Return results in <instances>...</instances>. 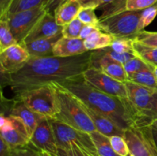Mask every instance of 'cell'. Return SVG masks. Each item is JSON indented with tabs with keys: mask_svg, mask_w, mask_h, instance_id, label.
Here are the masks:
<instances>
[{
	"mask_svg": "<svg viewBox=\"0 0 157 156\" xmlns=\"http://www.w3.org/2000/svg\"><path fill=\"white\" fill-rule=\"evenodd\" d=\"M93 50L71 57L30 58L15 73L4 74L15 94L83 75L91 67Z\"/></svg>",
	"mask_w": 157,
	"mask_h": 156,
	"instance_id": "1",
	"label": "cell"
},
{
	"mask_svg": "<svg viewBox=\"0 0 157 156\" xmlns=\"http://www.w3.org/2000/svg\"><path fill=\"white\" fill-rule=\"evenodd\" d=\"M56 84L123 130L151 125V119L140 111L128 97H119L100 91L89 84L83 75Z\"/></svg>",
	"mask_w": 157,
	"mask_h": 156,
	"instance_id": "2",
	"label": "cell"
},
{
	"mask_svg": "<svg viewBox=\"0 0 157 156\" xmlns=\"http://www.w3.org/2000/svg\"><path fill=\"white\" fill-rule=\"evenodd\" d=\"M52 84L55 89L58 106L55 119L85 132L96 131L94 125L79 99L56 83Z\"/></svg>",
	"mask_w": 157,
	"mask_h": 156,
	"instance_id": "3",
	"label": "cell"
},
{
	"mask_svg": "<svg viewBox=\"0 0 157 156\" xmlns=\"http://www.w3.org/2000/svg\"><path fill=\"white\" fill-rule=\"evenodd\" d=\"M15 96L31 110L41 116L55 119L58 113L56 93L52 84L25 90Z\"/></svg>",
	"mask_w": 157,
	"mask_h": 156,
	"instance_id": "4",
	"label": "cell"
},
{
	"mask_svg": "<svg viewBox=\"0 0 157 156\" xmlns=\"http://www.w3.org/2000/svg\"><path fill=\"white\" fill-rule=\"evenodd\" d=\"M58 148L76 146L87 156H99L90 133L75 128L56 119H50Z\"/></svg>",
	"mask_w": 157,
	"mask_h": 156,
	"instance_id": "5",
	"label": "cell"
},
{
	"mask_svg": "<svg viewBox=\"0 0 157 156\" xmlns=\"http://www.w3.org/2000/svg\"><path fill=\"white\" fill-rule=\"evenodd\" d=\"M141 11L126 10L99 20L98 28L114 38H134L140 32V18Z\"/></svg>",
	"mask_w": 157,
	"mask_h": 156,
	"instance_id": "6",
	"label": "cell"
},
{
	"mask_svg": "<svg viewBox=\"0 0 157 156\" xmlns=\"http://www.w3.org/2000/svg\"><path fill=\"white\" fill-rule=\"evenodd\" d=\"M46 12L44 6H40L12 14L4 19L0 20L7 21L18 44H22L26 36Z\"/></svg>",
	"mask_w": 157,
	"mask_h": 156,
	"instance_id": "7",
	"label": "cell"
},
{
	"mask_svg": "<svg viewBox=\"0 0 157 156\" xmlns=\"http://www.w3.org/2000/svg\"><path fill=\"white\" fill-rule=\"evenodd\" d=\"M124 137L128 145L130 156H157L151 125L126 129Z\"/></svg>",
	"mask_w": 157,
	"mask_h": 156,
	"instance_id": "8",
	"label": "cell"
},
{
	"mask_svg": "<svg viewBox=\"0 0 157 156\" xmlns=\"http://www.w3.org/2000/svg\"><path fill=\"white\" fill-rule=\"evenodd\" d=\"M83 76L89 84L100 91L112 96L127 97V88L124 82L110 77L96 67H90L83 73Z\"/></svg>",
	"mask_w": 157,
	"mask_h": 156,
	"instance_id": "9",
	"label": "cell"
},
{
	"mask_svg": "<svg viewBox=\"0 0 157 156\" xmlns=\"http://www.w3.org/2000/svg\"><path fill=\"white\" fill-rule=\"evenodd\" d=\"M50 119L44 117L40 121L31 136L29 144L39 151L48 153L52 156H57L58 146Z\"/></svg>",
	"mask_w": 157,
	"mask_h": 156,
	"instance_id": "10",
	"label": "cell"
},
{
	"mask_svg": "<svg viewBox=\"0 0 157 156\" xmlns=\"http://www.w3.org/2000/svg\"><path fill=\"white\" fill-rule=\"evenodd\" d=\"M30 58L25 47L19 44H14L0 52L2 74L15 73L27 63Z\"/></svg>",
	"mask_w": 157,
	"mask_h": 156,
	"instance_id": "11",
	"label": "cell"
},
{
	"mask_svg": "<svg viewBox=\"0 0 157 156\" xmlns=\"http://www.w3.org/2000/svg\"><path fill=\"white\" fill-rule=\"evenodd\" d=\"M91 67L99 69L110 77L121 82L124 83L128 80V76L125 71L124 64L112 59L104 53L102 49L93 50Z\"/></svg>",
	"mask_w": 157,
	"mask_h": 156,
	"instance_id": "12",
	"label": "cell"
},
{
	"mask_svg": "<svg viewBox=\"0 0 157 156\" xmlns=\"http://www.w3.org/2000/svg\"><path fill=\"white\" fill-rule=\"evenodd\" d=\"M62 28L63 26L57 24L55 15L46 12L26 36L21 45L35 40L51 38L62 34Z\"/></svg>",
	"mask_w": 157,
	"mask_h": 156,
	"instance_id": "13",
	"label": "cell"
},
{
	"mask_svg": "<svg viewBox=\"0 0 157 156\" xmlns=\"http://www.w3.org/2000/svg\"><path fill=\"white\" fill-rule=\"evenodd\" d=\"M127 92V97L132 103L144 114L151 109L153 93L156 90L135 84L130 80L124 82Z\"/></svg>",
	"mask_w": 157,
	"mask_h": 156,
	"instance_id": "14",
	"label": "cell"
},
{
	"mask_svg": "<svg viewBox=\"0 0 157 156\" xmlns=\"http://www.w3.org/2000/svg\"><path fill=\"white\" fill-rule=\"evenodd\" d=\"M7 116H14L19 118L25 125L30 137L40 121L44 118V116H40L31 110L21 100L16 98L12 100Z\"/></svg>",
	"mask_w": 157,
	"mask_h": 156,
	"instance_id": "15",
	"label": "cell"
},
{
	"mask_svg": "<svg viewBox=\"0 0 157 156\" xmlns=\"http://www.w3.org/2000/svg\"><path fill=\"white\" fill-rule=\"evenodd\" d=\"M80 102H81V105L83 106L84 110L87 113L90 119H91L97 131L102 133L103 135L109 138L113 136H119L124 137L125 130H123L122 128L118 127L114 122H112L108 118L100 114L98 112L94 111L92 109H90V107L86 106L82 101L80 100Z\"/></svg>",
	"mask_w": 157,
	"mask_h": 156,
	"instance_id": "16",
	"label": "cell"
},
{
	"mask_svg": "<svg viewBox=\"0 0 157 156\" xmlns=\"http://www.w3.org/2000/svg\"><path fill=\"white\" fill-rule=\"evenodd\" d=\"M84 40L81 38H69L63 36L53 50V56L71 57L81 54L88 51L84 46Z\"/></svg>",
	"mask_w": 157,
	"mask_h": 156,
	"instance_id": "17",
	"label": "cell"
},
{
	"mask_svg": "<svg viewBox=\"0 0 157 156\" xmlns=\"http://www.w3.org/2000/svg\"><path fill=\"white\" fill-rule=\"evenodd\" d=\"M63 37L62 34L54 37L35 40L23 44L29 52L30 58H44L53 56V50L56 43Z\"/></svg>",
	"mask_w": 157,
	"mask_h": 156,
	"instance_id": "18",
	"label": "cell"
},
{
	"mask_svg": "<svg viewBox=\"0 0 157 156\" xmlns=\"http://www.w3.org/2000/svg\"><path fill=\"white\" fill-rule=\"evenodd\" d=\"M79 0H67L61 5L55 12V18L58 25L64 26L78 18L82 8Z\"/></svg>",
	"mask_w": 157,
	"mask_h": 156,
	"instance_id": "19",
	"label": "cell"
},
{
	"mask_svg": "<svg viewBox=\"0 0 157 156\" xmlns=\"http://www.w3.org/2000/svg\"><path fill=\"white\" fill-rule=\"evenodd\" d=\"M128 0H99L95 10L100 12L99 20L112 16L127 10Z\"/></svg>",
	"mask_w": 157,
	"mask_h": 156,
	"instance_id": "20",
	"label": "cell"
},
{
	"mask_svg": "<svg viewBox=\"0 0 157 156\" xmlns=\"http://www.w3.org/2000/svg\"><path fill=\"white\" fill-rule=\"evenodd\" d=\"M114 37L98 28L84 40V46L87 50H101L110 47Z\"/></svg>",
	"mask_w": 157,
	"mask_h": 156,
	"instance_id": "21",
	"label": "cell"
},
{
	"mask_svg": "<svg viewBox=\"0 0 157 156\" xmlns=\"http://www.w3.org/2000/svg\"><path fill=\"white\" fill-rule=\"evenodd\" d=\"M50 0H12L6 13L0 16V19H4L9 15L21 11L32 9L34 8L44 6Z\"/></svg>",
	"mask_w": 157,
	"mask_h": 156,
	"instance_id": "22",
	"label": "cell"
},
{
	"mask_svg": "<svg viewBox=\"0 0 157 156\" xmlns=\"http://www.w3.org/2000/svg\"><path fill=\"white\" fill-rule=\"evenodd\" d=\"M0 138L2 139L12 149L28 145L30 141L29 136L23 134L14 127L8 131L0 132Z\"/></svg>",
	"mask_w": 157,
	"mask_h": 156,
	"instance_id": "23",
	"label": "cell"
},
{
	"mask_svg": "<svg viewBox=\"0 0 157 156\" xmlns=\"http://www.w3.org/2000/svg\"><path fill=\"white\" fill-rule=\"evenodd\" d=\"M92 141L96 147L99 156H119L113 149L110 144V138L104 136L98 131L90 133Z\"/></svg>",
	"mask_w": 157,
	"mask_h": 156,
	"instance_id": "24",
	"label": "cell"
},
{
	"mask_svg": "<svg viewBox=\"0 0 157 156\" xmlns=\"http://www.w3.org/2000/svg\"><path fill=\"white\" fill-rule=\"evenodd\" d=\"M133 48L138 58H141L153 68L157 67V47H150L133 40Z\"/></svg>",
	"mask_w": 157,
	"mask_h": 156,
	"instance_id": "25",
	"label": "cell"
},
{
	"mask_svg": "<svg viewBox=\"0 0 157 156\" xmlns=\"http://www.w3.org/2000/svg\"><path fill=\"white\" fill-rule=\"evenodd\" d=\"M128 80L157 90V79L153 67H149L134 73L128 78Z\"/></svg>",
	"mask_w": 157,
	"mask_h": 156,
	"instance_id": "26",
	"label": "cell"
},
{
	"mask_svg": "<svg viewBox=\"0 0 157 156\" xmlns=\"http://www.w3.org/2000/svg\"><path fill=\"white\" fill-rule=\"evenodd\" d=\"M18 44L11 32L7 21L0 20V52Z\"/></svg>",
	"mask_w": 157,
	"mask_h": 156,
	"instance_id": "27",
	"label": "cell"
},
{
	"mask_svg": "<svg viewBox=\"0 0 157 156\" xmlns=\"http://www.w3.org/2000/svg\"><path fill=\"white\" fill-rule=\"evenodd\" d=\"M84 25V24L79 18H75L73 21L63 26V36L69 38H80V34H81V32Z\"/></svg>",
	"mask_w": 157,
	"mask_h": 156,
	"instance_id": "28",
	"label": "cell"
},
{
	"mask_svg": "<svg viewBox=\"0 0 157 156\" xmlns=\"http://www.w3.org/2000/svg\"><path fill=\"white\" fill-rule=\"evenodd\" d=\"M95 12L96 10L93 7H82L78 13V18H79L84 24H90L98 28L99 18L97 16Z\"/></svg>",
	"mask_w": 157,
	"mask_h": 156,
	"instance_id": "29",
	"label": "cell"
},
{
	"mask_svg": "<svg viewBox=\"0 0 157 156\" xmlns=\"http://www.w3.org/2000/svg\"><path fill=\"white\" fill-rule=\"evenodd\" d=\"M124 67L128 78L134 73L140 71V70L149 68V67H153L149 65L148 64H147L145 61H143L141 58H138L137 56L127 61L126 64H124Z\"/></svg>",
	"mask_w": 157,
	"mask_h": 156,
	"instance_id": "30",
	"label": "cell"
},
{
	"mask_svg": "<svg viewBox=\"0 0 157 156\" xmlns=\"http://www.w3.org/2000/svg\"><path fill=\"white\" fill-rule=\"evenodd\" d=\"M133 38H115L110 45V48L117 53L134 52L133 48Z\"/></svg>",
	"mask_w": 157,
	"mask_h": 156,
	"instance_id": "31",
	"label": "cell"
},
{
	"mask_svg": "<svg viewBox=\"0 0 157 156\" xmlns=\"http://www.w3.org/2000/svg\"><path fill=\"white\" fill-rule=\"evenodd\" d=\"M110 144L115 152L119 156H128L130 154L129 147L123 136H113L110 138Z\"/></svg>",
	"mask_w": 157,
	"mask_h": 156,
	"instance_id": "32",
	"label": "cell"
},
{
	"mask_svg": "<svg viewBox=\"0 0 157 156\" xmlns=\"http://www.w3.org/2000/svg\"><path fill=\"white\" fill-rule=\"evenodd\" d=\"M133 40L150 47H157V32L142 30L134 37Z\"/></svg>",
	"mask_w": 157,
	"mask_h": 156,
	"instance_id": "33",
	"label": "cell"
},
{
	"mask_svg": "<svg viewBox=\"0 0 157 156\" xmlns=\"http://www.w3.org/2000/svg\"><path fill=\"white\" fill-rule=\"evenodd\" d=\"M157 15V4L141 11L140 18V29L144 30L146 27L150 24Z\"/></svg>",
	"mask_w": 157,
	"mask_h": 156,
	"instance_id": "34",
	"label": "cell"
},
{
	"mask_svg": "<svg viewBox=\"0 0 157 156\" xmlns=\"http://www.w3.org/2000/svg\"><path fill=\"white\" fill-rule=\"evenodd\" d=\"M104 50V53L108 55L109 57L112 58V59L115 60L117 62L121 63V64H124L129 61L130 60L133 59L135 57H136V55L135 54L134 52H127V53H117V52L114 51L113 50H112L110 47H106V48L102 49Z\"/></svg>",
	"mask_w": 157,
	"mask_h": 156,
	"instance_id": "35",
	"label": "cell"
},
{
	"mask_svg": "<svg viewBox=\"0 0 157 156\" xmlns=\"http://www.w3.org/2000/svg\"><path fill=\"white\" fill-rule=\"evenodd\" d=\"M157 4V0H128L127 10L141 11Z\"/></svg>",
	"mask_w": 157,
	"mask_h": 156,
	"instance_id": "36",
	"label": "cell"
},
{
	"mask_svg": "<svg viewBox=\"0 0 157 156\" xmlns=\"http://www.w3.org/2000/svg\"><path fill=\"white\" fill-rule=\"evenodd\" d=\"M9 156H41V154L38 149L29 144L25 146L12 149Z\"/></svg>",
	"mask_w": 157,
	"mask_h": 156,
	"instance_id": "37",
	"label": "cell"
},
{
	"mask_svg": "<svg viewBox=\"0 0 157 156\" xmlns=\"http://www.w3.org/2000/svg\"><path fill=\"white\" fill-rule=\"evenodd\" d=\"M144 115L147 116L149 119H151L152 122L154 119H157V90L153 93L151 109L148 111H146L144 113Z\"/></svg>",
	"mask_w": 157,
	"mask_h": 156,
	"instance_id": "38",
	"label": "cell"
},
{
	"mask_svg": "<svg viewBox=\"0 0 157 156\" xmlns=\"http://www.w3.org/2000/svg\"><path fill=\"white\" fill-rule=\"evenodd\" d=\"M67 0H50L45 6V10L48 13L55 15V12L56 9L61 6L62 3L66 2Z\"/></svg>",
	"mask_w": 157,
	"mask_h": 156,
	"instance_id": "39",
	"label": "cell"
},
{
	"mask_svg": "<svg viewBox=\"0 0 157 156\" xmlns=\"http://www.w3.org/2000/svg\"><path fill=\"white\" fill-rule=\"evenodd\" d=\"M98 28L95 27V26L90 25V24H84V27L82 28L81 34H80V38H81V39H83L84 41L86 38H88V37Z\"/></svg>",
	"mask_w": 157,
	"mask_h": 156,
	"instance_id": "40",
	"label": "cell"
},
{
	"mask_svg": "<svg viewBox=\"0 0 157 156\" xmlns=\"http://www.w3.org/2000/svg\"><path fill=\"white\" fill-rule=\"evenodd\" d=\"M11 151L12 148L2 139L0 138V156H9Z\"/></svg>",
	"mask_w": 157,
	"mask_h": 156,
	"instance_id": "41",
	"label": "cell"
},
{
	"mask_svg": "<svg viewBox=\"0 0 157 156\" xmlns=\"http://www.w3.org/2000/svg\"><path fill=\"white\" fill-rule=\"evenodd\" d=\"M11 2H12V0H0V8H1L0 16H2V15H3L6 13V10L9 8Z\"/></svg>",
	"mask_w": 157,
	"mask_h": 156,
	"instance_id": "42",
	"label": "cell"
},
{
	"mask_svg": "<svg viewBox=\"0 0 157 156\" xmlns=\"http://www.w3.org/2000/svg\"><path fill=\"white\" fill-rule=\"evenodd\" d=\"M70 152L71 156H87L84 153L82 152V151L79 149L78 147L76 146H71L68 150H67Z\"/></svg>",
	"mask_w": 157,
	"mask_h": 156,
	"instance_id": "43",
	"label": "cell"
},
{
	"mask_svg": "<svg viewBox=\"0 0 157 156\" xmlns=\"http://www.w3.org/2000/svg\"><path fill=\"white\" fill-rule=\"evenodd\" d=\"M98 2L99 0H82L81 3L83 7H93L95 9Z\"/></svg>",
	"mask_w": 157,
	"mask_h": 156,
	"instance_id": "44",
	"label": "cell"
},
{
	"mask_svg": "<svg viewBox=\"0 0 157 156\" xmlns=\"http://www.w3.org/2000/svg\"><path fill=\"white\" fill-rule=\"evenodd\" d=\"M57 156H71V155L70 152L68 151L65 149H63V148H58V155Z\"/></svg>",
	"mask_w": 157,
	"mask_h": 156,
	"instance_id": "45",
	"label": "cell"
},
{
	"mask_svg": "<svg viewBox=\"0 0 157 156\" xmlns=\"http://www.w3.org/2000/svg\"><path fill=\"white\" fill-rule=\"evenodd\" d=\"M151 130H152V136H153V139L154 140L155 144L156 145L157 148V128L151 125Z\"/></svg>",
	"mask_w": 157,
	"mask_h": 156,
	"instance_id": "46",
	"label": "cell"
},
{
	"mask_svg": "<svg viewBox=\"0 0 157 156\" xmlns=\"http://www.w3.org/2000/svg\"><path fill=\"white\" fill-rule=\"evenodd\" d=\"M151 125L152 126H154L157 128V119H154V120H153V122H152L151 123Z\"/></svg>",
	"mask_w": 157,
	"mask_h": 156,
	"instance_id": "47",
	"label": "cell"
},
{
	"mask_svg": "<svg viewBox=\"0 0 157 156\" xmlns=\"http://www.w3.org/2000/svg\"><path fill=\"white\" fill-rule=\"evenodd\" d=\"M40 154H41V156H52L51 154L45 152H43V151H40Z\"/></svg>",
	"mask_w": 157,
	"mask_h": 156,
	"instance_id": "48",
	"label": "cell"
},
{
	"mask_svg": "<svg viewBox=\"0 0 157 156\" xmlns=\"http://www.w3.org/2000/svg\"><path fill=\"white\" fill-rule=\"evenodd\" d=\"M154 73H155V75H156V79H157V67L154 68Z\"/></svg>",
	"mask_w": 157,
	"mask_h": 156,
	"instance_id": "49",
	"label": "cell"
},
{
	"mask_svg": "<svg viewBox=\"0 0 157 156\" xmlns=\"http://www.w3.org/2000/svg\"><path fill=\"white\" fill-rule=\"evenodd\" d=\"M79 1H80V2H81V1H82V0H79Z\"/></svg>",
	"mask_w": 157,
	"mask_h": 156,
	"instance_id": "50",
	"label": "cell"
},
{
	"mask_svg": "<svg viewBox=\"0 0 157 156\" xmlns=\"http://www.w3.org/2000/svg\"><path fill=\"white\" fill-rule=\"evenodd\" d=\"M128 156H130V154H129V155Z\"/></svg>",
	"mask_w": 157,
	"mask_h": 156,
	"instance_id": "51",
	"label": "cell"
}]
</instances>
